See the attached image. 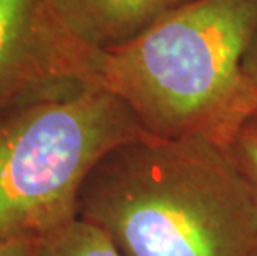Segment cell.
Masks as SVG:
<instances>
[{
  "instance_id": "cell-1",
  "label": "cell",
  "mask_w": 257,
  "mask_h": 256,
  "mask_svg": "<svg viewBox=\"0 0 257 256\" xmlns=\"http://www.w3.org/2000/svg\"><path fill=\"white\" fill-rule=\"evenodd\" d=\"M78 218L121 256H252L257 197L229 148L145 137L111 150L86 177Z\"/></svg>"
},
{
  "instance_id": "cell-2",
  "label": "cell",
  "mask_w": 257,
  "mask_h": 256,
  "mask_svg": "<svg viewBox=\"0 0 257 256\" xmlns=\"http://www.w3.org/2000/svg\"><path fill=\"white\" fill-rule=\"evenodd\" d=\"M255 32L257 0H186L103 53L96 80L151 137L229 148L257 110L244 70Z\"/></svg>"
},
{
  "instance_id": "cell-3",
  "label": "cell",
  "mask_w": 257,
  "mask_h": 256,
  "mask_svg": "<svg viewBox=\"0 0 257 256\" xmlns=\"http://www.w3.org/2000/svg\"><path fill=\"white\" fill-rule=\"evenodd\" d=\"M150 137L96 78L0 107V244L40 241L78 218L86 177L111 150Z\"/></svg>"
},
{
  "instance_id": "cell-4",
  "label": "cell",
  "mask_w": 257,
  "mask_h": 256,
  "mask_svg": "<svg viewBox=\"0 0 257 256\" xmlns=\"http://www.w3.org/2000/svg\"><path fill=\"white\" fill-rule=\"evenodd\" d=\"M101 58L68 29L55 0H0V107L96 78Z\"/></svg>"
},
{
  "instance_id": "cell-5",
  "label": "cell",
  "mask_w": 257,
  "mask_h": 256,
  "mask_svg": "<svg viewBox=\"0 0 257 256\" xmlns=\"http://www.w3.org/2000/svg\"><path fill=\"white\" fill-rule=\"evenodd\" d=\"M186 0H55L68 29L98 53L123 45Z\"/></svg>"
},
{
  "instance_id": "cell-6",
  "label": "cell",
  "mask_w": 257,
  "mask_h": 256,
  "mask_svg": "<svg viewBox=\"0 0 257 256\" xmlns=\"http://www.w3.org/2000/svg\"><path fill=\"white\" fill-rule=\"evenodd\" d=\"M34 256H121L96 226L76 218L38 241Z\"/></svg>"
},
{
  "instance_id": "cell-7",
  "label": "cell",
  "mask_w": 257,
  "mask_h": 256,
  "mask_svg": "<svg viewBox=\"0 0 257 256\" xmlns=\"http://www.w3.org/2000/svg\"><path fill=\"white\" fill-rule=\"evenodd\" d=\"M229 151L249 180L257 197V110L239 130L232 145L229 146Z\"/></svg>"
},
{
  "instance_id": "cell-8",
  "label": "cell",
  "mask_w": 257,
  "mask_h": 256,
  "mask_svg": "<svg viewBox=\"0 0 257 256\" xmlns=\"http://www.w3.org/2000/svg\"><path fill=\"white\" fill-rule=\"evenodd\" d=\"M38 241H14L0 244V256H34Z\"/></svg>"
},
{
  "instance_id": "cell-9",
  "label": "cell",
  "mask_w": 257,
  "mask_h": 256,
  "mask_svg": "<svg viewBox=\"0 0 257 256\" xmlns=\"http://www.w3.org/2000/svg\"><path fill=\"white\" fill-rule=\"evenodd\" d=\"M244 70H245V73H247V77L252 80V83L257 87V32L247 50V55H245Z\"/></svg>"
},
{
  "instance_id": "cell-10",
  "label": "cell",
  "mask_w": 257,
  "mask_h": 256,
  "mask_svg": "<svg viewBox=\"0 0 257 256\" xmlns=\"http://www.w3.org/2000/svg\"><path fill=\"white\" fill-rule=\"evenodd\" d=\"M252 256H257V248H255V251L252 253Z\"/></svg>"
}]
</instances>
